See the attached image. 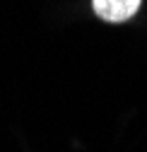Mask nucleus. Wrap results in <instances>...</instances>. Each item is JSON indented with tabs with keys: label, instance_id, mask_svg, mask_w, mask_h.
Instances as JSON below:
<instances>
[{
	"label": "nucleus",
	"instance_id": "f257e3e1",
	"mask_svg": "<svg viewBox=\"0 0 147 152\" xmlns=\"http://www.w3.org/2000/svg\"><path fill=\"white\" fill-rule=\"evenodd\" d=\"M92 7L101 20L118 24V22L130 20L133 15H138V10L142 5H140V0H94Z\"/></svg>",
	"mask_w": 147,
	"mask_h": 152
}]
</instances>
